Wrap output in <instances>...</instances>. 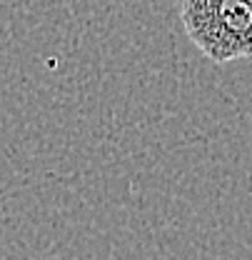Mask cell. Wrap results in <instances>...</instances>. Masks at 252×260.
<instances>
[{
    "instance_id": "cell-1",
    "label": "cell",
    "mask_w": 252,
    "mask_h": 260,
    "mask_svg": "<svg viewBox=\"0 0 252 260\" xmlns=\"http://www.w3.org/2000/svg\"><path fill=\"white\" fill-rule=\"evenodd\" d=\"M183 28L212 63L252 55V0H183Z\"/></svg>"
}]
</instances>
